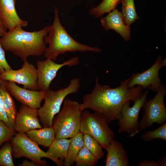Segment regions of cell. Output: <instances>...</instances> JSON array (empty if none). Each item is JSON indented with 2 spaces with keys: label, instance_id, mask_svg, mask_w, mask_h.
<instances>
[{
  "label": "cell",
  "instance_id": "obj_12",
  "mask_svg": "<svg viewBox=\"0 0 166 166\" xmlns=\"http://www.w3.org/2000/svg\"><path fill=\"white\" fill-rule=\"evenodd\" d=\"M37 68L27 60L23 61L22 67L18 70L12 69L0 74V79L22 85L26 89L38 90Z\"/></svg>",
  "mask_w": 166,
  "mask_h": 166
},
{
  "label": "cell",
  "instance_id": "obj_8",
  "mask_svg": "<svg viewBox=\"0 0 166 166\" xmlns=\"http://www.w3.org/2000/svg\"><path fill=\"white\" fill-rule=\"evenodd\" d=\"M166 94V86L162 84L154 97L145 102L142 107L144 112L139 123L138 130L127 137L134 136L155 123L162 124L166 122V109L164 103Z\"/></svg>",
  "mask_w": 166,
  "mask_h": 166
},
{
  "label": "cell",
  "instance_id": "obj_15",
  "mask_svg": "<svg viewBox=\"0 0 166 166\" xmlns=\"http://www.w3.org/2000/svg\"><path fill=\"white\" fill-rule=\"evenodd\" d=\"M17 1L0 0V19L8 30L28 25V22L22 19L18 14L15 7Z\"/></svg>",
  "mask_w": 166,
  "mask_h": 166
},
{
  "label": "cell",
  "instance_id": "obj_20",
  "mask_svg": "<svg viewBox=\"0 0 166 166\" xmlns=\"http://www.w3.org/2000/svg\"><path fill=\"white\" fill-rule=\"evenodd\" d=\"M70 141L71 138L55 139L48 147L47 152L63 162L67 156Z\"/></svg>",
  "mask_w": 166,
  "mask_h": 166
},
{
  "label": "cell",
  "instance_id": "obj_24",
  "mask_svg": "<svg viewBox=\"0 0 166 166\" xmlns=\"http://www.w3.org/2000/svg\"><path fill=\"white\" fill-rule=\"evenodd\" d=\"M99 160L84 146L77 155L75 162L76 166H94Z\"/></svg>",
  "mask_w": 166,
  "mask_h": 166
},
{
  "label": "cell",
  "instance_id": "obj_28",
  "mask_svg": "<svg viewBox=\"0 0 166 166\" xmlns=\"http://www.w3.org/2000/svg\"><path fill=\"white\" fill-rule=\"evenodd\" d=\"M16 133L0 120V147L6 142L10 141Z\"/></svg>",
  "mask_w": 166,
  "mask_h": 166
},
{
  "label": "cell",
  "instance_id": "obj_5",
  "mask_svg": "<svg viewBox=\"0 0 166 166\" xmlns=\"http://www.w3.org/2000/svg\"><path fill=\"white\" fill-rule=\"evenodd\" d=\"M80 87V79L76 77L71 79L69 85L65 88L56 90L49 89L46 92L44 104L38 109L40 123L43 127L52 126L53 118L60 110L66 96L77 93Z\"/></svg>",
  "mask_w": 166,
  "mask_h": 166
},
{
  "label": "cell",
  "instance_id": "obj_3",
  "mask_svg": "<svg viewBox=\"0 0 166 166\" xmlns=\"http://www.w3.org/2000/svg\"><path fill=\"white\" fill-rule=\"evenodd\" d=\"M52 25L49 26L44 42L49 46L44 53L45 57L53 61L58 56L67 52H92L98 53L101 49L81 44L75 40L67 32L61 22L58 8L55 7Z\"/></svg>",
  "mask_w": 166,
  "mask_h": 166
},
{
  "label": "cell",
  "instance_id": "obj_26",
  "mask_svg": "<svg viewBox=\"0 0 166 166\" xmlns=\"http://www.w3.org/2000/svg\"><path fill=\"white\" fill-rule=\"evenodd\" d=\"M160 127L152 131L144 132L141 138L144 142L150 141L155 139H160L166 141V123L164 122Z\"/></svg>",
  "mask_w": 166,
  "mask_h": 166
},
{
  "label": "cell",
  "instance_id": "obj_32",
  "mask_svg": "<svg viewBox=\"0 0 166 166\" xmlns=\"http://www.w3.org/2000/svg\"><path fill=\"white\" fill-rule=\"evenodd\" d=\"M19 166H39V165L35 162L31 161H29L27 160H25L23 161L22 163L18 164Z\"/></svg>",
  "mask_w": 166,
  "mask_h": 166
},
{
  "label": "cell",
  "instance_id": "obj_13",
  "mask_svg": "<svg viewBox=\"0 0 166 166\" xmlns=\"http://www.w3.org/2000/svg\"><path fill=\"white\" fill-rule=\"evenodd\" d=\"M4 81L11 95L22 105L36 110L41 107V103L44 99L46 91L31 90L21 87L14 82Z\"/></svg>",
  "mask_w": 166,
  "mask_h": 166
},
{
  "label": "cell",
  "instance_id": "obj_19",
  "mask_svg": "<svg viewBox=\"0 0 166 166\" xmlns=\"http://www.w3.org/2000/svg\"><path fill=\"white\" fill-rule=\"evenodd\" d=\"M25 133L38 145L45 147H49L55 139V132L53 126L32 130Z\"/></svg>",
  "mask_w": 166,
  "mask_h": 166
},
{
  "label": "cell",
  "instance_id": "obj_21",
  "mask_svg": "<svg viewBox=\"0 0 166 166\" xmlns=\"http://www.w3.org/2000/svg\"><path fill=\"white\" fill-rule=\"evenodd\" d=\"M83 136V134L80 132L71 138L67 156L63 162V165L70 166L74 164L77 155L84 146Z\"/></svg>",
  "mask_w": 166,
  "mask_h": 166
},
{
  "label": "cell",
  "instance_id": "obj_22",
  "mask_svg": "<svg viewBox=\"0 0 166 166\" xmlns=\"http://www.w3.org/2000/svg\"><path fill=\"white\" fill-rule=\"evenodd\" d=\"M123 19L124 23L130 26L139 19L136 12L134 0H122L121 2Z\"/></svg>",
  "mask_w": 166,
  "mask_h": 166
},
{
  "label": "cell",
  "instance_id": "obj_29",
  "mask_svg": "<svg viewBox=\"0 0 166 166\" xmlns=\"http://www.w3.org/2000/svg\"><path fill=\"white\" fill-rule=\"evenodd\" d=\"M5 51L0 44V74L12 69L6 61Z\"/></svg>",
  "mask_w": 166,
  "mask_h": 166
},
{
  "label": "cell",
  "instance_id": "obj_27",
  "mask_svg": "<svg viewBox=\"0 0 166 166\" xmlns=\"http://www.w3.org/2000/svg\"><path fill=\"white\" fill-rule=\"evenodd\" d=\"M10 141L5 143L0 149V166H14Z\"/></svg>",
  "mask_w": 166,
  "mask_h": 166
},
{
  "label": "cell",
  "instance_id": "obj_2",
  "mask_svg": "<svg viewBox=\"0 0 166 166\" xmlns=\"http://www.w3.org/2000/svg\"><path fill=\"white\" fill-rule=\"evenodd\" d=\"M49 27L32 32L25 30L22 27H16L0 37V44L5 51L12 52L23 61L30 56H40L47 48L44 38Z\"/></svg>",
  "mask_w": 166,
  "mask_h": 166
},
{
  "label": "cell",
  "instance_id": "obj_4",
  "mask_svg": "<svg viewBox=\"0 0 166 166\" xmlns=\"http://www.w3.org/2000/svg\"><path fill=\"white\" fill-rule=\"evenodd\" d=\"M82 113L80 104L65 99L61 109L53 120L55 139L71 138L79 133Z\"/></svg>",
  "mask_w": 166,
  "mask_h": 166
},
{
  "label": "cell",
  "instance_id": "obj_16",
  "mask_svg": "<svg viewBox=\"0 0 166 166\" xmlns=\"http://www.w3.org/2000/svg\"><path fill=\"white\" fill-rule=\"evenodd\" d=\"M106 16L100 19L101 24L106 30H113L119 34L124 40L128 41L131 39L130 26L125 25L123 21L121 13L115 9Z\"/></svg>",
  "mask_w": 166,
  "mask_h": 166
},
{
  "label": "cell",
  "instance_id": "obj_9",
  "mask_svg": "<svg viewBox=\"0 0 166 166\" xmlns=\"http://www.w3.org/2000/svg\"><path fill=\"white\" fill-rule=\"evenodd\" d=\"M150 90V88H149L144 91L140 98L134 102V105L132 107H129V101L124 104L121 111V117L118 120V133L125 132L129 135L138 130L139 112L146 101Z\"/></svg>",
  "mask_w": 166,
  "mask_h": 166
},
{
  "label": "cell",
  "instance_id": "obj_35",
  "mask_svg": "<svg viewBox=\"0 0 166 166\" xmlns=\"http://www.w3.org/2000/svg\"><path fill=\"white\" fill-rule=\"evenodd\" d=\"M0 83H2L5 84L4 81H2L0 79Z\"/></svg>",
  "mask_w": 166,
  "mask_h": 166
},
{
  "label": "cell",
  "instance_id": "obj_10",
  "mask_svg": "<svg viewBox=\"0 0 166 166\" xmlns=\"http://www.w3.org/2000/svg\"><path fill=\"white\" fill-rule=\"evenodd\" d=\"M54 61L48 58L44 61L38 60L37 61V83L39 90L47 91L57 72L62 67L65 66H76L79 63L78 57L71 58L61 64Z\"/></svg>",
  "mask_w": 166,
  "mask_h": 166
},
{
  "label": "cell",
  "instance_id": "obj_7",
  "mask_svg": "<svg viewBox=\"0 0 166 166\" xmlns=\"http://www.w3.org/2000/svg\"><path fill=\"white\" fill-rule=\"evenodd\" d=\"M13 157L18 159L24 157L38 164L39 166H46L43 158H49L58 166L63 165V162L54 157L49 153L42 150L38 145L30 139L25 133H16L10 141Z\"/></svg>",
  "mask_w": 166,
  "mask_h": 166
},
{
  "label": "cell",
  "instance_id": "obj_14",
  "mask_svg": "<svg viewBox=\"0 0 166 166\" xmlns=\"http://www.w3.org/2000/svg\"><path fill=\"white\" fill-rule=\"evenodd\" d=\"M38 116V110L22 105L16 115L14 130L17 132L26 133L32 130L42 128Z\"/></svg>",
  "mask_w": 166,
  "mask_h": 166
},
{
  "label": "cell",
  "instance_id": "obj_1",
  "mask_svg": "<svg viewBox=\"0 0 166 166\" xmlns=\"http://www.w3.org/2000/svg\"><path fill=\"white\" fill-rule=\"evenodd\" d=\"M129 80V78L126 79L122 81L118 87L113 88L108 85L100 84L96 77L92 92L85 95L82 103L80 104L81 111L88 109L101 113L107 117L109 122L118 120L124 104L127 101H136L142 94L143 89L140 85L128 87Z\"/></svg>",
  "mask_w": 166,
  "mask_h": 166
},
{
  "label": "cell",
  "instance_id": "obj_6",
  "mask_svg": "<svg viewBox=\"0 0 166 166\" xmlns=\"http://www.w3.org/2000/svg\"><path fill=\"white\" fill-rule=\"evenodd\" d=\"M109 122L107 117L101 113L83 111L81 113L80 131L92 136L106 149L114 136Z\"/></svg>",
  "mask_w": 166,
  "mask_h": 166
},
{
  "label": "cell",
  "instance_id": "obj_30",
  "mask_svg": "<svg viewBox=\"0 0 166 166\" xmlns=\"http://www.w3.org/2000/svg\"><path fill=\"white\" fill-rule=\"evenodd\" d=\"M0 120L4 122L7 126L8 119L3 104L0 90Z\"/></svg>",
  "mask_w": 166,
  "mask_h": 166
},
{
  "label": "cell",
  "instance_id": "obj_25",
  "mask_svg": "<svg viewBox=\"0 0 166 166\" xmlns=\"http://www.w3.org/2000/svg\"><path fill=\"white\" fill-rule=\"evenodd\" d=\"M83 139L85 146L96 157L99 159L104 156L102 146L90 135L83 134Z\"/></svg>",
  "mask_w": 166,
  "mask_h": 166
},
{
  "label": "cell",
  "instance_id": "obj_33",
  "mask_svg": "<svg viewBox=\"0 0 166 166\" xmlns=\"http://www.w3.org/2000/svg\"><path fill=\"white\" fill-rule=\"evenodd\" d=\"M159 166H166V155L161 159H160L157 161Z\"/></svg>",
  "mask_w": 166,
  "mask_h": 166
},
{
  "label": "cell",
  "instance_id": "obj_11",
  "mask_svg": "<svg viewBox=\"0 0 166 166\" xmlns=\"http://www.w3.org/2000/svg\"><path fill=\"white\" fill-rule=\"evenodd\" d=\"M166 66V58L162 61V57L158 56L154 63L148 69L141 73L132 74L128 83V87L140 85L143 89L149 88L150 90L157 92L162 84L159 77V70Z\"/></svg>",
  "mask_w": 166,
  "mask_h": 166
},
{
  "label": "cell",
  "instance_id": "obj_23",
  "mask_svg": "<svg viewBox=\"0 0 166 166\" xmlns=\"http://www.w3.org/2000/svg\"><path fill=\"white\" fill-rule=\"evenodd\" d=\"M122 0H103L99 5L90 9L89 14L96 18H99L105 14L109 13L115 9Z\"/></svg>",
  "mask_w": 166,
  "mask_h": 166
},
{
  "label": "cell",
  "instance_id": "obj_17",
  "mask_svg": "<svg viewBox=\"0 0 166 166\" xmlns=\"http://www.w3.org/2000/svg\"><path fill=\"white\" fill-rule=\"evenodd\" d=\"M107 152L105 166H129V160L122 144L113 140L105 149Z\"/></svg>",
  "mask_w": 166,
  "mask_h": 166
},
{
  "label": "cell",
  "instance_id": "obj_31",
  "mask_svg": "<svg viewBox=\"0 0 166 166\" xmlns=\"http://www.w3.org/2000/svg\"><path fill=\"white\" fill-rule=\"evenodd\" d=\"M138 166H159L157 162L155 160H144L140 162Z\"/></svg>",
  "mask_w": 166,
  "mask_h": 166
},
{
  "label": "cell",
  "instance_id": "obj_18",
  "mask_svg": "<svg viewBox=\"0 0 166 166\" xmlns=\"http://www.w3.org/2000/svg\"><path fill=\"white\" fill-rule=\"evenodd\" d=\"M0 90L8 119L7 126L11 129L14 130V125L17 113L15 102L5 84L0 83Z\"/></svg>",
  "mask_w": 166,
  "mask_h": 166
},
{
  "label": "cell",
  "instance_id": "obj_34",
  "mask_svg": "<svg viewBox=\"0 0 166 166\" xmlns=\"http://www.w3.org/2000/svg\"><path fill=\"white\" fill-rule=\"evenodd\" d=\"M7 31V29L3 25L0 19V37Z\"/></svg>",
  "mask_w": 166,
  "mask_h": 166
}]
</instances>
